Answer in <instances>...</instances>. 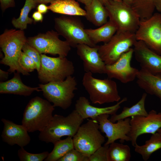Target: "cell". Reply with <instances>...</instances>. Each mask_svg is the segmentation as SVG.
I'll return each mask as SVG.
<instances>
[{
    "mask_svg": "<svg viewBox=\"0 0 161 161\" xmlns=\"http://www.w3.org/2000/svg\"><path fill=\"white\" fill-rule=\"evenodd\" d=\"M27 40L24 30H21L6 29L0 36V47L4 54L0 63L8 66V71L10 73L16 71L24 75H30L21 68L18 61Z\"/></svg>",
    "mask_w": 161,
    "mask_h": 161,
    "instance_id": "obj_1",
    "label": "cell"
},
{
    "mask_svg": "<svg viewBox=\"0 0 161 161\" xmlns=\"http://www.w3.org/2000/svg\"><path fill=\"white\" fill-rule=\"evenodd\" d=\"M83 120L75 109L66 116L55 114L48 125L40 132L39 139L54 144L63 137H73Z\"/></svg>",
    "mask_w": 161,
    "mask_h": 161,
    "instance_id": "obj_2",
    "label": "cell"
},
{
    "mask_svg": "<svg viewBox=\"0 0 161 161\" xmlns=\"http://www.w3.org/2000/svg\"><path fill=\"white\" fill-rule=\"evenodd\" d=\"M55 107L50 102L36 96L29 102L24 110L21 121L29 132L42 131L51 121Z\"/></svg>",
    "mask_w": 161,
    "mask_h": 161,
    "instance_id": "obj_3",
    "label": "cell"
},
{
    "mask_svg": "<svg viewBox=\"0 0 161 161\" xmlns=\"http://www.w3.org/2000/svg\"><path fill=\"white\" fill-rule=\"evenodd\" d=\"M82 83L93 104H102L120 100L117 83L111 78L99 79L94 78L92 73L85 72Z\"/></svg>",
    "mask_w": 161,
    "mask_h": 161,
    "instance_id": "obj_4",
    "label": "cell"
},
{
    "mask_svg": "<svg viewBox=\"0 0 161 161\" xmlns=\"http://www.w3.org/2000/svg\"><path fill=\"white\" fill-rule=\"evenodd\" d=\"M77 83L75 77H67L64 80L40 84L38 87L44 96L53 104L54 107L66 110L71 106L77 88Z\"/></svg>",
    "mask_w": 161,
    "mask_h": 161,
    "instance_id": "obj_5",
    "label": "cell"
},
{
    "mask_svg": "<svg viewBox=\"0 0 161 161\" xmlns=\"http://www.w3.org/2000/svg\"><path fill=\"white\" fill-rule=\"evenodd\" d=\"M104 5L109 20L115 24L117 31L135 33L140 20L131 5L123 1L109 0Z\"/></svg>",
    "mask_w": 161,
    "mask_h": 161,
    "instance_id": "obj_6",
    "label": "cell"
},
{
    "mask_svg": "<svg viewBox=\"0 0 161 161\" xmlns=\"http://www.w3.org/2000/svg\"><path fill=\"white\" fill-rule=\"evenodd\" d=\"M41 55V66L38 73L41 83L63 80L74 74V64L66 57H51L42 54Z\"/></svg>",
    "mask_w": 161,
    "mask_h": 161,
    "instance_id": "obj_7",
    "label": "cell"
},
{
    "mask_svg": "<svg viewBox=\"0 0 161 161\" xmlns=\"http://www.w3.org/2000/svg\"><path fill=\"white\" fill-rule=\"evenodd\" d=\"M99 130L96 120H88L81 124L73 137L74 148L89 157L105 142V138Z\"/></svg>",
    "mask_w": 161,
    "mask_h": 161,
    "instance_id": "obj_8",
    "label": "cell"
},
{
    "mask_svg": "<svg viewBox=\"0 0 161 161\" xmlns=\"http://www.w3.org/2000/svg\"><path fill=\"white\" fill-rule=\"evenodd\" d=\"M55 28L71 47L85 44L91 47L97 45L89 38L80 18L76 16H62L54 19Z\"/></svg>",
    "mask_w": 161,
    "mask_h": 161,
    "instance_id": "obj_9",
    "label": "cell"
},
{
    "mask_svg": "<svg viewBox=\"0 0 161 161\" xmlns=\"http://www.w3.org/2000/svg\"><path fill=\"white\" fill-rule=\"evenodd\" d=\"M135 33L117 31L111 38L99 46L98 52L106 65L115 62L137 41Z\"/></svg>",
    "mask_w": 161,
    "mask_h": 161,
    "instance_id": "obj_10",
    "label": "cell"
},
{
    "mask_svg": "<svg viewBox=\"0 0 161 161\" xmlns=\"http://www.w3.org/2000/svg\"><path fill=\"white\" fill-rule=\"evenodd\" d=\"M59 35L57 32L51 30L28 37L27 42L41 54L58 55L60 57H66L71 47L66 41L61 40Z\"/></svg>",
    "mask_w": 161,
    "mask_h": 161,
    "instance_id": "obj_11",
    "label": "cell"
},
{
    "mask_svg": "<svg viewBox=\"0 0 161 161\" xmlns=\"http://www.w3.org/2000/svg\"><path fill=\"white\" fill-rule=\"evenodd\" d=\"M135 35L137 41L161 55V13H154L148 19L140 21Z\"/></svg>",
    "mask_w": 161,
    "mask_h": 161,
    "instance_id": "obj_12",
    "label": "cell"
},
{
    "mask_svg": "<svg viewBox=\"0 0 161 161\" xmlns=\"http://www.w3.org/2000/svg\"><path fill=\"white\" fill-rule=\"evenodd\" d=\"M130 130L128 134L134 147L137 143V138L144 134H154L161 128V112L154 110L150 111L146 116L131 117Z\"/></svg>",
    "mask_w": 161,
    "mask_h": 161,
    "instance_id": "obj_13",
    "label": "cell"
},
{
    "mask_svg": "<svg viewBox=\"0 0 161 161\" xmlns=\"http://www.w3.org/2000/svg\"><path fill=\"white\" fill-rule=\"evenodd\" d=\"M109 114H104L99 116L95 119L99 123L100 130L105 134L107 138L104 145H109L119 139L123 142L130 141L128 134L130 130V118L119 120L115 123L109 120Z\"/></svg>",
    "mask_w": 161,
    "mask_h": 161,
    "instance_id": "obj_14",
    "label": "cell"
},
{
    "mask_svg": "<svg viewBox=\"0 0 161 161\" xmlns=\"http://www.w3.org/2000/svg\"><path fill=\"white\" fill-rule=\"evenodd\" d=\"M133 54V49L131 48L114 63L106 65L105 74L108 78L116 79L124 83L133 81L137 78L139 71L131 65Z\"/></svg>",
    "mask_w": 161,
    "mask_h": 161,
    "instance_id": "obj_15",
    "label": "cell"
},
{
    "mask_svg": "<svg viewBox=\"0 0 161 161\" xmlns=\"http://www.w3.org/2000/svg\"><path fill=\"white\" fill-rule=\"evenodd\" d=\"M133 49L135 59L141 69L152 73L161 74V55L151 49L140 41H137Z\"/></svg>",
    "mask_w": 161,
    "mask_h": 161,
    "instance_id": "obj_16",
    "label": "cell"
},
{
    "mask_svg": "<svg viewBox=\"0 0 161 161\" xmlns=\"http://www.w3.org/2000/svg\"><path fill=\"white\" fill-rule=\"evenodd\" d=\"M99 46L91 47L85 44L77 46V53L83 62L85 72L105 74L106 64L98 52Z\"/></svg>",
    "mask_w": 161,
    "mask_h": 161,
    "instance_id": "obj_17",
    "label": "cell"
},
{
    "mask_svg": "<svg viewBox=\"0 0 161 161\" xmlns=\"http://www.w3.org/2000/svg\"><path fill=\"white\" fill-rule=\"evenodd\" d=\"M1 121L4 126L1 137L3 142L11 146L17 145L24 147L30 142L31 138L28 132L21 125H18L4 118Z\"/></svg>",
    "mask_w": 161,
    "mask_h": 161,
    "instance_id": "obj_18",
    "label": "cell"
},
{
    "mask_svg": "<svg viewBox=\"0 0 161 161\" xmlns=\"http://www.w3.org/2000/svg\"><path fill=\"white\" fill-rule=\"evenodd\" d=\"M127 100V98L125 97L114 105L100 108L92 106L88 99L85 97L80 96L76 101L75 109L83 120L89 118L95 120L102 114L112 115L116 114L120 108V105Z\"/></svg>",
    "mask_w": 161,
    "mask_h": 161,
    "instance_id": "obj_19",
    "label": "cell"
},
{
    "mask_svg": "<svg viewBox=\"0 0 161 161\" xmlns=\"http://www.w3.org/2000/svg\"><path fill=\"white\" fill-rule=\"evenodd\" d=\"M138 86L146 93L154 95L161 101V74H153L141 68L137 78Z\"/></svg>",
    "mask_w": 161,
    "mask_h": 161,
    "instance_id": "obj_20",
    "label": "cell"
},
{
    "mask_svg": "<svg viewBox=\"0 0 161 161\" xmlns=\"http://www.w3.org/2000/svg\"><path fill=\"white\" fill-rule=\"evenodd\" d=\"M41 91L39 87H32L22 82L20 73L15 72L10 79L0 83V93L13 94L25 96H30L34 91Z\"/></svg>",
    "mask_w": 161,
    "mask_h": 161,
    "instance_id": "obj_21",
    "label": "cell"
},
{
    "mask_svg": "<svg viewBox=\"0 0 161 161\" xmlns=\"http://www.w3.org/2000/svg\"><path fill=\"white\" fill-rule=\"evenodd\" d=\"M48 6L49 10L53 13L71 16H84L85 10L75 0H56Z\"/></svg>",
    "mask_w": 161,
    "mask_h": 161,
    "instance_id": "obj_22",
    "label": "cell"
},
{
    "mask_svg": "<svg viewBox=\"0 0 161 161\" xmlns=\"http://www.w3.org/2000/svg\"><path fill=\"white\" fill-rule=\"evenodd\" d=\"M86 17L95 26L100 27L107 21L108 15L104 6L99 0H92L90 4L85 6Z\"/></svg>",
    "mask_w": 161,
    "mask_h": 161,
    "instance_id": "obj_23",
    "label": "cell"
},
{
    "mask_svg": "<svg viewBox=\"0 0 161 161\" xmlns=\"http://www.w3.org/2000/svg\"><path fill=\"white\" fill-rule=\"evenodd\" d=\"M117 28L110 20L99 27L95 29H85L89 38L95 44L100 42L108 41L117 31Z\"/></svg>",
    "mask_w": 161,
    "mask_h": 161,
    "instance_id": "obj_24",
    "label": "cell"
},
{
    "mask_svg": "<svg viewBox=\"0 0 161 161\" xmlns=\"http://www.w3.org/2000/svg\"><path fill=\"white\" fill-rule=\"evenodd\" d=\"M147 96L146 93L143 94L140 100L130 107L125 106L121 112L112 115L109 119L112 122L115 123L118 120L135 116H146L148 113L146 110L145 103Z\"/></svg>",
    "mask_w": 161,
    "mask_h": 161,
    "instance_id": "obj_25",
    "label": "cell"
},
{
    "mask_svg": "<svg viewBox=\"0 0 161 161\" xmlns=\"http://www.w3.org/2000/svg\"><path fill=\"white\" fill-rule=\"evenodd\" d=\"M134 147L135 152L140 154L144 161H147L153 153L161 148V134L157 132L152 134L144 144L140 145L136 143Z\"/></svg>",
    "mask_w": 161,
    "mask_h": 161,
    "instance_id": "obj_26",
    "label": "cell"
},
{
    "mask_svg": "<svg viewBox=\"0 0 161 161\" xmlns=\"http://www.w3.org/2000/svg\"><path fill=\"white\" fill-rule=\"evenodd\" d=\"M52 151L49 153L45 161H58L70 150L74 148L73 137L69 136L55 142Z\"/></svg>",
    "mask_w": 161,
    "mask_h": 161,
    "instance_id": "obj_27",
    "label": "cell"
},
{
    "mask_svg": "<svg viewBox=\"0 0 161 161\" xmlns=\"http://www.w3.org/2000/svg\"><path fill=\"white\" fill-rule=\"evenodd\" d=\"M131 157L130 148L128 145L115 142L109 144L108 161H129Z\"/></svg>",
    "mask_w": 161,
    "mask_h": 161,
    "instance_id": "obj_28",
    "label": "cell"
},
{
    "mask_svg": "<svg viewBox=\"0 0 161 161\" xmlns=\"http://www.w3.org/2000/svg\"><path fill=\"white\" fill-rule=\"evenodd\" d=\"M38 4L33 0H25L24 4L21 10L19 17L13 18L12 23L16 28L24 30L27 28V24H31L34 20L28 16L31 10L35 8Z\"/></svg>",
    "mask_w": 161,
    "mask_h": 161,
    "instance_id": "obj_29",
    "label": "cell"
},
{
    "mask_svg": "<svg viewBox=\"0 0 161 161\" xmlns=\"http://www.w3.org/2000/svg\"><path fill=\"white\" fill-rule=\"evenodd\" d=\"M155 0H131V6L141 21L150 18L154 13Z\"/></svg>",
    "mask_w": 161,
    "mask_h": 161,
    "instance_id": "obj_30",
    "label": "cell"
},
{
    "mask_svg": "<svg viewBox=\"0 0 161 161\" xmlns=\"http://www.w3.org/2000/svg\"><path fill=\"white\" fill-rule=\"evenodd\" d=\"M49 153L47 151L38 154L31 153L27 151L24 147L18 151V156L21 161H43L47 157Z\"/></svg>",
    "mask_w": 161,
    "mask_h": 161,
    "instance_id": "obj_31",
    "label": "cell"
},
{
    "mask_svg": "<svg viewBox=\"0 0 161 161\" xmlns=\"http://www.w3.org/2000/svg\"><path fill=\"white\" fill-rule=\"evenodd\" d=\"M22 50L34 61L36 65V70L38 72L41 66V54L27 42L24 45Z\"/></svg>",
    "mask_w": 161,
    "mask_h": 161,
    "instance_id": "obj_32",
    "label": "cell"
},
{
    "mask_svg": "<svg viewBox=\"0 0 161 161\" xmlns=\"http://www.w3.org/2000/svg\"><path fill=\"white\" fill-rule=\"evenodd\" d=\"M18 61L21 68L29 73L36 70V65L35 62L23 52L21 53Z\"/></svg>",
    "mask_w": 161,
    "mask_h": 161,
    "instance_id": "obj_33",
    "label": "cell"
},
{
    "mask_svg": "<svg viewBox=\"0 0 161 161\" xmlns=\"http://www.w3.org/2000/svg\"><path fill=\"white\" fill-rule=\"evenodd\" d=\"M58 161H89V157L74 148L68 151Z\"/></svg>",
    "mask_w": 161,
    "mask_h": 161,
    "instance_id": "obj_34",
    "label": "cell"
},
{
    "mask_svg": "<svg viewBox=\"0 0 161 161\" xmlns=\"http://www.w3.org/2000/svg\"><path fill=\"white\" fill-rule=\"evenodd\" d=\"M109 145L102 146L89 157V161H108L107 153Z\"/></svg>",
    "mask_w": 161,
    "mask_h": 161,
    "instance_id": "obj_35",
    "label": "cell"
},
{
    "mask_svg": "<svg viewBox=\"0 0 161 161\" xmlns=\"http://www.w3.org/2000/svg\"><path fill=\"white\" fill-rule=\"evenodd\" d=\"M0 2L1 9L3 11L8 8L15 6L14 0H0Z\"/></svg>",
    "mask_w": 161,
    "mask_h": 161,
    "instance_id": "obj_36",
    "label": "cell"
},
{
    "mask_svg": "<svg viewBox=\"0 0 161 161\" xmlns=\"http://www.w3.org/2000/svg\"><path fill=\"white\" fill-rule=\"evenodd\" d=\"M32 17L34 20L36 22H42L43 19V16L42 14L36 11L34 12L32 15Z\"/></svg>",
    "mask_w": 161,
    "mask_h": 161,
    "instance_id": "obj_37",
    "label": "cell"
},
{
    "mask_svg": "<svg viewBox=\"0 0 161 161\" xmlns=\"http://www.w3.org/2000/svg\"><path fill=\"white\" fill-rule=\"evenodd\" d=\"M37 10L38 11L42 14L46 13L49 10L48 6L44 4H39L37 6Z\"/></svg>",
    "mask_w": 161,
    "mask_h": 161,
    "instance_id": "obj_38",
    "label": "cell"
},
{
    "mask_svg": "<svg viewBox=\"0 0 161 161\" xmlns=\"http://www.w3.org/2000/svg\"><path fill=\"white\" fill-rule=\"evenodd\" d=\"M9 72L0 69V80L1 81L7 80L9 77Z\"/></svg>",
    "mask_w": 161,
    "mask_h": 161,
    "instance_id": "obj_39",
    "label": "cell"
},
{
    "mask_svg": "<svg viewBox=\"0 0 161 161\" xmlns=\"http://www.w3.org/2000/svg\"><path fill=\"white\" fill-rule=\"evenodd\" d=\"M154 4L155 9L161 13V0H155Z\"/></svg>",
    "mask_w": 161,
    "mask_h": 161,
    "instance_id": "obj_40",
    "label": "cell"
},
{
    "mask_svg": "<svg viewBox=\"0 0 161 161\" xmlns=\"http://www.w3.org/2000/svg\"><path fill=\"white\" fill-rule=\"evenodd\" d=\"M38 4H46L48 3H51L56 0H33Z\"/></svg>",
    "mask_w": 161,
    "mask_h": 161,
    "instance_id": "obj_41",
    "label": "cell"
},
{
    "mask_svg": "<svg viewBox=\"0 0 161 161\" xmlns=\"http://www.w3.org/2000/svg\"><path fill=\"white\" fill-rule=\"evenodd\" d=\"M78 2H80L85 5L87 6L89 5L92 0H76Z\"/></svg>",
    "mask_w": 161,
    "mask_h": 161,
    "instance_id": "obj_42",
    "label": "cell"
},
{
    "mask_svg": "<svg viewBox=\"0 0 161 161\" xmlns=\"http://www.w3.org/2000/svg\"><path fill=\"white\" fill-rule=\"evenodd\" d=\"M101 3L103 5L107 1L109 0H99ZM115 1H123V0H114Z\"/></svg>",
    "mask_w": 161,
    "mask_h": 161,
    "instance_id": "obj_43",
    "label": "cell"
},
{
    "mask_svg": "<svg viewBox=\"0 0 161 161\" xmlns=\"http://www.w3.org/2000/svg\"><path fill=\"white\" fill-rule=\"evenodd\" d=\"M123 1L126 4L131 5V0H123Z\"/></svg>",
    "mask_w": 161,
    "mask_h": 161,
    "instance_id": "obj_44",
    "label": "cell"
},
{
    "mask_svg": "<svg viewBox=\"0 0 161 161\" xmlns=\"http://www.w3.org/2000/svg\"><path fill=\"white\" fill-rule=\"evenodd\" d=\"M157 132L161 134V128L157 131Z\"/></svg>",
    "mask_w": 161,
    "mask_h": 161,
    "instance_id": "obj_45",
    "label": "cell"
}]
</instances>
